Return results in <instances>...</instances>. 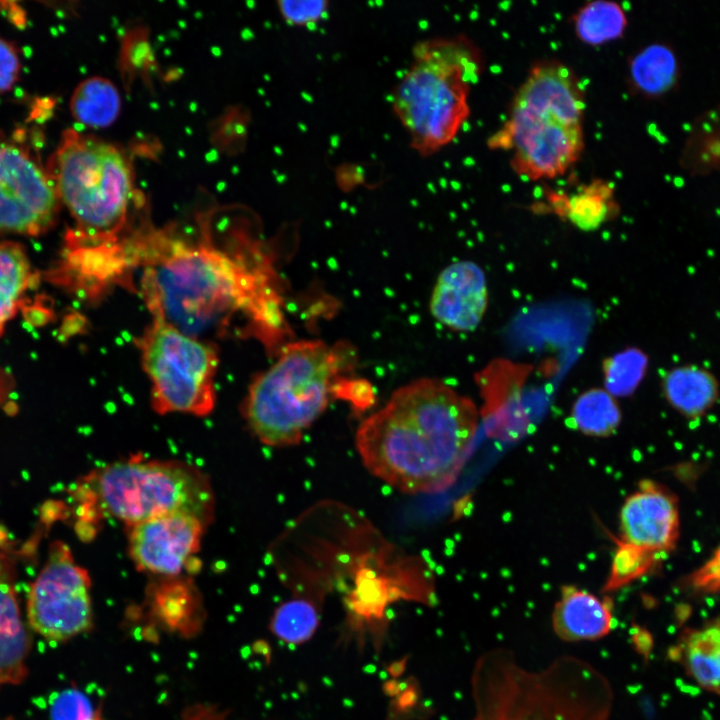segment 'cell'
Instances as JSON below:
<instances>
[{
  "label": "cell",
  "mask_w": 720,
  "mask_h": 720,
  "mask_svg": "<svg viewBox=\"0 0 720 720\" xmlns=\"http://www.w3.org/2000/svg\"><path fill=\"white\" fill-rule=\"evenodd\" d=\"M198 234L143 225L131 241L128 270L137 266L139 291L152 314L184 333L209 341L269 323L265 266L241 231L216 234L209 219Z\"/></svg>",
  "instance_id": "1"
},
{
  "label": "cell",
  "mask_w": 720,
  "mask_h": 720,
  "mask_svg": "<svg viewBox=\"0 0 720 720\" xmlns=\"http://www.w3.org/2000/svg\"><path fill=\"white\" fill-rule=\"evenodd\" d=\"M648 355L629 347L607 358L603 363L605 390L614 397L632 395L648 369Z\"/></svg>",
  "instance_id": "28"
},
{
  "label": "cell",
  "mask_w": 720,
  "mask_h": 720,
  "mask_svg": "<svg viewBox=\"0 0 720 720\" xmlns=\"http://www.w3.org/2000/svg\"><path fill=\"white\" fill-rule=\"evenodd\" d=\"M618 538L664 559L680 536V512L676 496L663 485L641 480L619 513Z\"/></svg>",
  "instance_id": "13"
},
{
  "label": "cell",
  "mask_w": 720,
  "mask_h": 720,
  "mask_svg": "<svg viewBox=\"0 0 720 720\" xmlns=\"http://www.w3.org/2000/svg\"><path fill=\"white\" fill-rule=\"evenodd\" d=\"M15 580L14 560L0 551V688L21 683L28 674L31 642L21 619Z\"/></svg>",
  "instance_id": "16"
},
{
  "label": "cell",
  "mask_w": 720,
  "mask_h": 720,
  "mask_svg": "<svg viewBox=\"0 0 720 720\" xmlns=\"http://www.w3.org/2000/svg\"><path fill=\"white\" fill-rule=\"evenodd\" d=\"M474 402L434 378L395 392L358 427L355 444L367 470L409 494L451 487L468 460L478 428Z\"/></svg>",
  "instance_id": "2"
},
{
  "label": "cell",
  "mask_w": 720,
  "mask_h": 720,
  "mask_svg": "<svg viewBox=\"0 0 720 720\" xmlns=\"http://www.w3.org/2000/svg\"><path fill=\"white\" fill-rule=\"evenodd\" d=\"M80 525L114 518L128 527L174 513L214 519L215 499L208 476L178 460L131 457L82 477L75 489Z\"/></svg>",
  "instance_id": "7"
},
{
  "label": "cell",
  "mask_w": 720,
  "mask_h": 720,
  "mask_svg": "<svg viewBox=\"0 0 720 720\" xmlns=\"http://www.w3.org/2000/svg\"><path fill=\"white\" fill-rule=\"evenodd\" d=\"M208 525L199 517L174 513L129 527L128 555L135 567L161 578L180 576L200 550Z\"/></svg>",
  "instance_id": "12"
},
{
  "label": "cell",
  "mask_w": 720,
  "mask_h": 720,
  "mask_svg": "<svg viewBox=\"0 0 720 720\" xmlns=\"http://www.w3.org/2000/svg\"><path fill=\"white\" fill-rule=\"evenodd\" d=\"M661 390L666 402L680 416L695 421L704 417L719 401L716 375L698 364H683L666 371Z\"/></svg>",
  "instance_id": "18"
},
{
  "label": "cell",
  "mask_w": 720,
  "mask_h": 720,
  "mask_svg": "<svg viewBox=\"0 0 720 720\" xmlns=\"http://www.w3.org/2000/svg\"><path fill=\"white\" fill-rule=\"evenodd\" d=\"M669 657L702 689L720 695V620L685 630Z\"/></svg>",
  "instance_id": "20"
},
{
  "label": "cell",
  "mask_w": 720,
  "mask_h": 720,
  "mask_svg": "<svg viewBox=\"0 0 720 720\" xmlns=\"http://www.w3.org/2000/svg\"><path fill=\"white\" fill-rule=\"evenodd\" d=\"M47 173L60 202L76 222L71 245L83 259L105 267L123 255V245L144 204L134 185L131 160L119 147L73 129L64 131Z\"/></svg>",
  "instance_id": "3"
},
{
  "label": "cell",
  "mask_w": 720,
  "mask_h": 720,
  "mask_svg": "<svg viewBox=\"0 0 720 720\" xmlns=\"http://www.w3.org/2000/svg\"><path fill=\"white\" fill-rule=\"evenodd\" d=\"M152 621L167 632L192 637L200 631L204 609L193 583L179 576L163 577L152 583L146 595Z\"/></svg>",
  "instance_id": "17"
},
{
  "label": "cell",
  "mask_w": 720,
  "mask_h": 720,
  "mask_svg": "<svg viewBox=\"0 0 720 720\" xmlns=\"http://www.w3.org/2000/svg\"><path fill=\"white\" fill-rule=\"evenodd\" d=\"M488 305L483 270L472 261H458L439 274L433 288L430 311L444 326L468 332L475 330Z\"/></svg>",
  "instance_id": "14"
},
{
  "label": "cell",
  "mask_w": 720,
  "mask_h": 720,
  "mask_svg": "<svg viewBox=\"0 0 720 720\" xmlns=\"http://www.w3.org/2000/svg\"><path fill=\"white\" fill-rule=\"evenodd\" d=\"M121 101L116 87L107 79L92 77L74 90L70 109L79 123L101 128L109 126L118 116Z\"/></svg>",
  "instance_id": "21"
},
{
  "label": "cell",
  "mask_w": 720,
  "mask_h": 720,
  "mask_svg": "<svg viewBox=\"0 0 720 720\" xmlns=\"http://www.w3.org/2000/svg\"><path fill=\"white\" fill-rule=\"evenodd\" d=\"M182 720H223V713L208 706H194L187 710Z\"/></svg>",
  "instance_id": "33"
},
{
  "label": "cell",
  "mask_w": 720,
  "mask_h": 720,
  "mask_svg": "<svg viewBox=\"0 0 720 720\" xmlns=\"http://www.w3.org/2000/svg\"><path fill=\"white\" fill-rule=\"evenodd\" d=\"M571 419L576 429L585 435L608 437L619 427L621 411L614 396L605 389L593 388L575 400Z\"/></svg>",
  "instance_id": "24"
},
{
  "label": "cell",
  "mask_w": 720,
  "mask_h": 720,
  "mask_svg": "<svg viewBox=\"0 0 720 720\" xmlns=\"http://www.w3.org/2000/svg\"><path fill=\"white\" fill-rule=\"evenodd\" d=\"M566 216L583 231L599 228L615 209L613 190L602 180H593L568 198Z\"/></svg>",
  "instance_id": "26"
},
{
  "label": "cell",
  "mask_w": 720,
  "mask_h": 720,
  "mask_svg": "<svg viewBox=\"0 0 720 720\" xmlns=\"http://www.w3.org/2000/svg\"><path fill=\"white\" fill-rule=\"evenodd\" d=\"M330 3L326 0H287L277 2L283 20L297 28H313L329 14Z\"/></svg>",
  "instance_id": "30"
},
{
  "label": "cell",
  "mask_w": 720,
  "mask_h": 720,
  "mask_svg": "<svg viewBox=\"0 0 720 720\" xmlns=\"http://www.w3.org/2000/svg\"><path fill=\"white\" fill-rule=\"evenodd\" d=\"M60 204L47 170L0 130V232L40 235L54 225Z\"/></svg>",
  "instance_id": "11"
},
{
  "label": "cell",
  "mask_w": 720,
  "mask_h": 720,
  "mask_svg": "<svg viewBox=\"0 0 720 720\" xmlns=\"http://www.w3.org/2000/svg\"><path fill=\"white\" fill-rule=\"evenodd\" d=\"M616 550L602 592L610 594L652 572L663 559L611 535Z\"/></svg>",
  "instance_id": "27"
},
{
  "label": "cell",
  "mask_w": 720,
  "mask_h": 720,
  "mask_svg": "<svg viewBox=\"0 0 720 720\" xmlns=\"http://www.w3.org/2000/svg\"><path fill=\"white\" fill-rule=\"evenodd\" d=\"M51 720H105L100 708H95L90 699L75 688L58 693L50 706Z\"/></svg>",
  "instance_id": "29"
},
{
  "label": "cell",
  "mask_w": 720,
  "mask_h": 720,
  "mask_svg": "<svg viewBox=\"0 0 720 720\" xmlns=\"http://www.w3.org/2000/svg\"><path fill=\"white\" fill-rule=\"evenodd\" d=\"M631 642L634 650L647 660L653 648V638L650 632L639 625H633Z\"/></svg>",
  "instance_id": "32"
},
{
  "label": "cell",
  "mask_w": 720,
  "mask_h": 720,
  "mask_svg": "<svg viewBox=\"0 0 720 720\" xmlns=\"http://www.w3.org/2000/svg\"><path fill=\"white\" fill-rule=\"evenodd\" d=\"M483 68L481 50L465 35L415 44L409 67L392 89L391 105L416 153L432 156L457 137Z\"/></svg>",
  "instance_id": "6"
},
{
  "label": "cell",
  "mask_w": 720,
  "mask_h": 720,
  "mask_svg": "<svg viewBox=\"0 0 720 720\" xmlns=\"http://www.w3.org/2000/svg\"><path fill=\"white\" fill-rule=\"evenodd\" d=\"M320 625V611L307 598L296 596L282 602L273 612L270 630L275 637L286 644L301 645L317 632Z\"/></svg>",
  "instance_id": "25"
},
{
  "label": "cell",
  "mask_w": 720,
  "mask_h": 720,
  "mask_svg": "<svg viewBox=\"0 0 720 720\" xmlns=\"http://www.w3.org/2000/svg\"><path fill=\"white\" fill-rule=\"evenodd\" d=\"M20 71V60L16 48L0 38V93L12 88Z\"/></svg>",
  "instance_id": "31"
},
{
  "label": "cell",
  "mask_w": 720,
  "mask_h": 720,
  "mask_svg": "<svg viewBox=\"0 0 720 720\" xmlns=\"http://www.w3.org/2000/svg\"><path fill=\"white\" fill-rule=\"evenodd\" d=\"M91 580L69 546L53 541L27 600L31 628L49 641L64 642L93 626Z\"/></svg>",
  "instance_id": "10"
},
{
  "label": "cell",
  "mask_w": 720,
  "mask_h": 720,
  "mask_svg": "<svg viewBox=\"0 0 720 720\" xmlns=\"http://www.w3.org/2000/svg\"><path fill=\"white\" fill-rule=\"evenodd\" d=\"M682 64L668 42L654 41L637 50L628 62V83L634 94L659 99L678 88Z\"/></svg>",
  "instance_id": "19"
},
{
  "label": "cell",
  "mask_w": 720,
  "mask_h": 720,
  "mask_svg": "<svg viewBox=\"0 0 720 720\" xmlns=\"http://www.w3.org/2000/svg\"><path fill=\"white\" fill-rule=\"evenodd\" d=\"M151 384V404L160 415H209L216 403V346L156 318L136 339Z\"/></svg>",
  "instance_id": "9"
},
{
  "label": "cell",
  "mask_w": 720,
  "mask_h": 720,
  "mask_svg": "<svg viewBox=\"0 0 720 720\" xmlns=\"http://www.w3.org/2000/svg\"><path fill=\"white\" fill-rule=\"evenodd\" d=\"M341 363L338 349L318 340L285 346L248 388L242 413L250 432L267 446L299 444L336 393Z\"/></svg>",
  "instance_id": "8"
},
{
  "label": "cell",
  "mask_w": 720,
  "mask_h": 720,
  "mask_svg": "<svg viewBox=\"0 0 720 720\" xmlns=\"http://www.w3.org/2000/svg\"><path fill=\"white\" fill-rule=\"evenodd\" d=\"M32 279L24 248L14 242H0V335L13 318Z\"/></svg>",
  "instance_id": "23"
},
{
  "label": "cell",
  "mask_w": 720,
  "mask_h": 720,
  "mask_svg": "<svg viewBox=\"0 0 720 720\" xmlns=\"http://www.w3.org/2000/svg\"><path fill=\"white\" fill-rule=\"evenodd\" d=\"M584 86L556 59L536 62L516 91L504 124L488 147L511 151V169L527 180L566 173L584 148Z\"/></svg>",
  "instance_id": "5"
},
{
  "label": "cell",
  "mask_w": 720,
  "mask_h": 720,
  "mask_svg": "<svg viewBox=\"0 0 720 720\" xmlns=\"http://www.w3.org/2000/svg\"><path fill=\"white\" fill-rule=\"evenodd\" d=\"M613 601L575 585H563L554 604L551 624L555 635L566 642L595 641L615 626Z\"/></svg>",
  "instance_id": "15"
},
{
  "label": "cell",
  "mask_w": 720,
  "mask_h": 720,
  "mask_svg": "<svg viewBox=\"0 0 720 720\" xmlns=\"http://www.w3.org/2000/svg\"><path fill=\"white\" fill-rule=\"evenodd\" d=\"M572 22L577 38L590 46L620 39L628 25L622 6L608 0L587 2L576 11Z\"/></svg>",
  "instance_id": "22"
},
{
  "label": "cell",
  "mask_w": 720,
  "mask_h": 720,
  "mask_svg": "<svg viewBox=\"0 0 720 720\" xmlns=\"http://www.w3.org/2000/svg\"><path fill=\"white\" fill-rule=\"evenodd\" d=\"M471 720H610L614 692L588 661L562 655L539 669L506 648L480 655L471 676Z\"/></svg>",
  "instance_id": "4"
}]
</instances>
